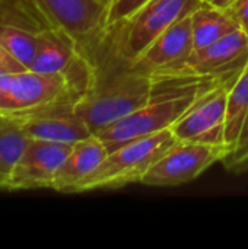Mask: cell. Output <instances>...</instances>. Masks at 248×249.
Listing matches in <instances>:
<instances>
[{
	"instance_id": "obj_1",
	"label": "cell",
	"mask_w": 248,
	"mask_h": 249,
	"mask_svg": "<svg viewBox=\"0 0 248 249\" xmlns=\"http://www.w3.org/2000/svg\"><path fill=\"white\" fill-rule=\"evenodd\" d=\"M88 58L94 66V77L89 89L76 101L75 112L96 134L148 104L152 98V79L120 60L108 38Z\"/></svg>"
},
{
	"instance_id": "obj_2",
	"label": "cell",
	"mask_w": 248,
	"mask_h": 249,
	"mask_svg": "<svg viewBox=\"0 0 248 249\" xmlns=\"http://www.w3.org/2000/svg\"><path fill=\"white\" fill-rule=\"evenodd\" d=\"M177 142L171 128H167L118 146L75 188L73 194L104 188L115 190L134 182H142L148 171Z\"/></svg>"
},
{
	"instance_id": "obj_3",
	"label": "cell",
	"mask_w": 248,
	"mask_h": 249,
	"mask_svg": "<svg viewBox=\"0 0 248 249\" xmlns=\"http://www.w3.org/2000/svg\"><path fill=\"white\" fill-rule=\"evenodd\" d=\"M205 3L203 0H148L108 29V44L120 60L133 64L159 35Z\"/></svg>"
},
{
	"instance_id": "obj_4",
	"label": "cell",
	"mask_w": 248,
	"mask_h": 249,
	"mask_svg": "<svg viewBox=\"0 0 248 249\" xmlns=\"http://www.w3.org/2000/svg\"><path fill=\"white\" fill-rule=\"evenodd\" d=\"M206 92L209 90L174 89L152 93L149 102L142 108L102 128L95 136H98L111 152L130 140L170 128Z\"/></svg>"
},
{
	"instance_id": "obj_5",
	"label": "cell",
	"mask_w": 248,
	"mask_h": 249,
	"mask_svg": "<svg viewBox=\"0 0 248 249\" xmlns=\"http://www.w3.org/2000/svg\"><path fill=\"white\" fill-rule=\"evenodd\" d=\"M231 156L228 144L177 142L143 177V185L177 187L194 181L205 171Z\"/></svg>"
},
{
	"instance_id": "obj_6",
	"label": "cell",
	"mask_w": 248,
	"mask_h": 249,
	"mask_svg": "<svg viewBox=\"0 0 248 249\" xmlns=\"http://www.w3.org/2000/svg\"><path fill=\"white\" fill-rule=\"evenodd\" d=\"M80 93L70 77L63 73H15L10 89V109L3 117L15 120L60 104H76Z\"/></svg>"
},
{
	"instance_id": "obj_7",
	"label": "cell",
	"mask_w": 248,
	"mask_h": 249,
	"mask_svg": "<svg viewBox=\"0 0 248 249\" xmlns=\"http://www.w3.org/2000/svg\"><path fill=\"white\" fill-rule=\"evenodd\" d=\"M48 19L67 31L80 51L91 57L105 41L107 6L99 0H35Z\"/></svg>"
},
{
	"instance_id": "obj_8",
	"label": "cell",
	"mask_w": 248,
	"mask_h": 249,
	"mask_svg": "<svg viewBox=\"0 0 248 249\" xmlns=\"http://www.w3.org/2000/svg\"><path fill=\"white\" fill-rule=\"evenodd\" d=\"M221 86L202 95L170 128L180 142L225 144V114L228 92Z\"/></svg>"
},
{
	"instance_id": "obj_9",
	"label": "cell",
	"mask_w": 248,
	"mask_h": 249,
	"mask_svg": "<svg viewBox=\"0 0 248 249\" xmlns=\"http://www.w3.org/2000/svg\"><path fill=\"white\" fill-rule=\"evenodd\" d=\"M73 144L29 139L9 181L7 191L53 187L54 178Z\"/></svg>"
},
{
	"instance_id": "obj_10",
	"label": "cell",
	"mask_w": 248,
	"mask_h": 249,
	"mask_svg": "<svg viewBox=\"0 0 248 249\" xmlns=\"http://www.w3.org/2000/svg\"><path fill=\"white\" fill-rule=\"evenodd\" d=\"M20 130L37 140L75 144L92 136L88 124L75 112V104H60L37 112L10 120Z\"/></svg>"
},
{
	"instance_id": "obj_11",
	"label": "cell",
	"mask_w": 248,
	"mask_h": 249,
	"mask_svg": "<svg viewBox=\"0 0 248 249\" xmlns=\"http://www.w3.org/2000/svg\"><path fill=\"white\" fill-rule=\"evenodd\" d=\"M194 50L191 15L183 18L159 35L130 66L151 74L183 63Z\"/></svg>"
},
{
	"instance_id": "obj_12",
	"label": "cell",
	"mask_w": 248,
	"mask_h": 249,
	"mask_svg": "<svg viewBox=\"0 0 248 249\" xmlns=\"http://www.w3.org/2000/svg\"><path fill=\"white\" fill-rule=\"evenodd\" d=\"M225 144L231 147V156L224 163L228 171L234 172L248 159V66L228 92Z\"/></svg>"
},
{
	"instance_id": "obj_13",
	"label": "cell",
	"mask_w": 248,
	"mask_h": 249,
	"mask_svg": "<svg viewBox=\"0 0 248 249\" xmlns=\"http://www.w3.org/2000/svg\"><path fill=\"white\" fill-rule=\"evenodd\" d=\"M108 153L104 142L95 134L75 143L58 169L51 190L73 194L75 188L104 162Z\"/></svg>"
},
{
	"instance_id": "obj_14",
	"label": "cell",
	"mask_w": 248,
	"mask_h": 249,
	"mask_svg": "<svg viewBox=\"0 0 248 249\" xmlns=\"http://www.w3.org/2000/svg\"><path fill=\"white\" fill-rule=\"evenodd\" d=\"M80 54L77 41L63 28L54 26L38 34V45L29 70L63 73Z\"/></svg>"
},
{
	"instance_id": "obj_15",
	"label": "cell",
	"mask_w": 248,
	"mask_h": 249,
	"mask_svg": "<svg viewBox=\"0 0 248 249\" xmlns=\"http://www.w3.org/2000/svg\"><path fill=\"white\" fill-rule=\"evenodd\" d=\"M191 28L194 50L205 48L222 36L240 29L238 23L225 9L215 7L210 3H205L191 13Z\"/></svg>"
},
{
	"instance_id": "obj_16",
	"label": "cell",
	"mask_w": 248,
	"mask_h": 249,
	"mask_svg": "<svg viewBox=\"0 0 248 249\" xmlns=\"http://www.w3.org/2000/svg\"><path fill=\"white\" fill-rule=\"evenodd\" d=\"M0 25L37 34L56 26L35 0H0Z\"/></svg>"
},
{
	"instance_id": "obj_17",
	"label": "cell",
	"mask_w": 248,
	"mask_h": 249,
	"mask_svg": "<svg viewBox=\"0 0 248 249\" xmlns=\"http://www.w3.org/2000/svg\"><path fill=\"white\" fill-rule=\"evenodd\" d=\"M28 140L29 137L16 123L4 120L0 125V190L7 191L12 172Z\"/></svg>"
},
{
	"instance_id": "obj_18",
	"label": "cell",
	"mask_w": 248,
	"mask_h": 249,
	"mask_svg": "<svg viewBox=\"0 0 248 249\" xmlns=\"http://www.w3.org/2000/svg\"><path fill=\"white\" fill-rule=\"evenodd\" d=\"M0 44L29 70L37 53L38 34L20 28L0 25Z\"/></svg>"
},
{
	"instance_id": "obj_19",
	"label": "cell",
	"mask_w": 248,
	"mask_h": 249,
	"mask_svg": "<svg viewBox=\"0 0 248 249\" xmlns=\"http://www.w3.org/2000/svg\"><path fill=\"white\" fill-rule=\"evenodd\" d=\"M148 0H111L107 6V29L129 18Z\"/></svg>"
},
{
	"instance_id": "obj_20",
	"label": "cell",
	"mask_w": 248,
	"mask_h": 249,
	"mask_svg": "<svg viewBox=\"0 0 248 249\" xmlns=\"http://www.w3.org/2000/svg\"><path fill=\"white\" fill-rule=\"evenodd\" d=\"M225 10L248 35V0H234Z\"/></svg>"
},
{
	"instance_id": "obj_21",
	"label": "cell",
	"mask_w": 248,
	"mask_h": 249,
	"mask_svg": "<svg viewBox=\"0 0 248 249\" xmlns=\"http://www.w3.org/2000/svg\"><path fill=\"white\" fill-rule=\"evenodd\" d=\"M15 73L0 71V117L3 118L10 109V89Z\"/></svg>"
},
{
	"instance_id": "obj_22",
	"label": "cell",
	"mask_w": 248,
	"mask_h": 249,
	"mask_svg": "<svg viewBox=\"0 0 248 249\" xmlns=\"http://www.w3.org/2000/svg\"><path fill=\"white\" fill-rule=\"evenodd\" d=\"M28 70L20 61H18L1 44H0V71L6 73H19Z\"/></svg>"
},
{
	"instance_id": "obj_23",
	"label": "cell",
	"mask_w": 248,
	"mask_h": 249,
	"mask_svg": "<svg viewBox=\"0 0 248 249\" xmlns=\"http://www.w3.org/2000/svg\"><path fill=\"white\" fill-rule=\"evenodd\" d=\"M234 0H212L210 4H213L215 7H219V9H227Z\"/></svg>"
},
{
	"instance_id": "obj_24",
	"label": "cell",
	"mask_w": 248,
	"mask_h": 249,
	"mask_svg": "<svg viewBox=\"0 0 248 249\" xmlns=\"http://www.w3.org/2000/svg\"><path fill=\"white\" fill-rule=\"evenodd\" d=\"M246 171H248V159L247 160H244L241 165H238L235 169H234V172L235 174H240V172H246Z\"/></svg>"
},
{
	"instance_id": "obj_25",
	"label": "cell",
	"mask_w": 248,
	"mask_h": 249,
	"mask_svg": "<svg viewBox=\"0 0 248 249\" xmlns=\"http://www.w3.org/2000/svg\"><path fill=\"white\" fill-rule=\"evenodd\" d=\"M99 1H102V3H104V4H105V6H108V4H110V1H111V0H99Z\"/></svg>"
},
{
	"instance_id": "obj_26",
	"label": "cell",
	"mask_w": 248,
	"mask_h": 249,
	"mask_svg": "<svg viewBox=\"0 0 248 249\" xmlns=\"http://www.w3.org/2000/svg\"><path fill=\"white\" fill-rule=\"evenodd\" d=\"M3 123H4V118H1V117H0V125H1Z\"/></svg>"
},
{
	"instance_id": "obj_27",
	"label": "cell",
	"mask_w": 248,
	"mask_h": 249,
	"mask_svg": "<svg viewBox=\"0 0 248 249\" xmlns=\"http://www.w3.org/2000/svg\"><path fill=\"white\" fill-rule=\"evenodd\" d=\"M203 1H206V3H210L212 0H203Z\"/></svg>"
}]
</instances>
